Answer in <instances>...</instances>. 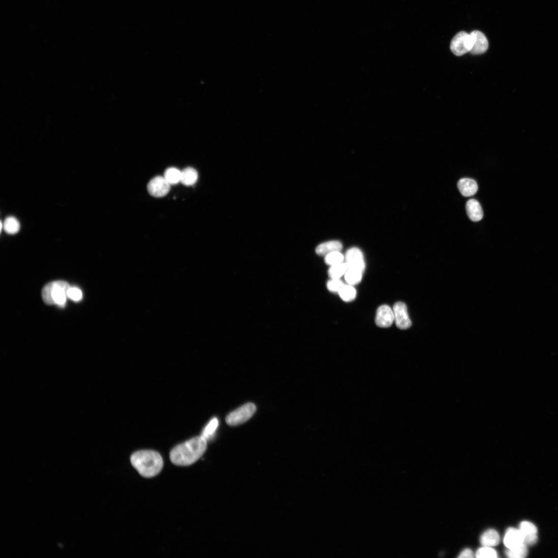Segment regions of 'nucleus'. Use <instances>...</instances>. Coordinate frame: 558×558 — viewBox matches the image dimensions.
<instances>
[{
    "label": "nucleus",
    "mask_w": 558,
    "mask_h": 558,
    "mask_svg": "<svg viewBox=\"0 0 558 558\" xmlns=\"http://www.w3.org/2000/svg\"><path fill=\"white\" fill-rule=\"evenodd\" d=\"M207 449V440L201 435L195 437L171 450V461L177 466H190L198 461Z\"/></svg>",
    "instance_id": "f257e3e1"
},
{
    "label": "nucleus",
    "mask_w": 558,
    "mask_h": 558,
    "mask_svg": "<svg viewBox=\"0 0 558 558\" xmlns=\"http://www.w3.org/2000/svg\"><path fill=\"white\" fill-rule=\"evenodd\" d=\"M130 462L141 476L147 478L158 475L163 467L161 456L152 450H141L134 453L131 456Z\"/></svg>",
    "instance_id": "f03ea898"
},
{
    "label": "nucleus",
    "mask_w": 558,
    "mask_h": 558,
    "mask_svg": "<svg viewBox=\"0 0 558 558\" xmlns=\"http://www.w3.org/2000/svg\"><path fill=\"white\" fill-rule=\"evenodd\" d=\"M70 287L68 282L63 281L50 282L43 289V300L47 305L55 304L64 307L67 302L68 291Z\"/></svg>",
    "instance_id": "7ed1b4c3"
},
{
    "label": "nucleus",
    "mask_w": 558,
    "mask_h": 558,
    "mask_svg": "<svg viewBox=\"0 0 558 558\" xmlns=\"http://www.w3.org/2000/svg\"><path fill=\"white\" fill-rule=\"evenodd\" d=\"M256 410V406L253 403H247L227 415L226 422L230 426L243 424L254 415Z\"/></svg>",
    "instance_id": "20e7f679"
},
{
    "label": "nucleus",
    "mask_w": 558,
    "mask_h": 558,
    "mask_svg": "<svg viewBox=\"0 0 558 558\" xmlns=\"http://www.w3.org/2000/svg\"><path fill=\"white\" fill-rule=\"evenodd\" d=\"M472 46L471 35L464 31H462L458 33L452 39L450 49L455 55L462 56L468 52H470Z\"/></svg>",
    "instance_id": "39448f33"
},
{
    "label": "nucleus",
    "mask_w": 558,
    "mask_h": 558,
    "mask_svg": "<svg viewBox=\"0 0 558 558\" xmlns=\"http://www.w3.org/2000/svg\"><path fill=\"white\" fill-rule=\"evenodd\" d=\"M346 262L348 269L356 270L364 273L366 264L363 252L357 248L348 249L345 254Z\"/></svg>",
    "instance_id": "423d86ee"
},
{
    "label": "nucleus",
    "mask_w": 558,
    "mask_h": 558,
    "mask_svg": "<svg viewBox=\"0 0 558 558\" xmlns=\"http://www.w3.org/2000/svg\"><path fill=\"white\" fill-rule=\"evenodd\" d=\"M170 189V184L165 178L162 177L153 178L148 185L149 192L156 198L165 196L169 193Z\"/></svg>",
    "instance_id": "0eeeda50"
},
{
    "label": "nucleus",
    "mask_w": 558,
    "mask_h": 558,
    "mask_svg": "<svg viewBox=\"0 0 558 558\" xmlns=\"http://www.w3.org/2000/svg\"><path fill=\"white\" fill-rule=\"evenodd\" d=\"M393 311L396 325L400 329L405 330L411 327L412 321L408 315L407 306L404 303H396L393 306Z\"/></svg>",
    "instance_id": "6e6552de"
},
{
    "label": "nucleus",
    "mask_w": 558,
    "mask_h": 558,
    "mask_svg": "<svg viewBox=\"0 0 558 558\" xmlns=\"http://www.w3.org/2000/svg\"><path fill=\"white\" fill-rule=\"evenodd\" d=\"M519 531L522 535L525 544L533 545L538 539V529L536 525L528 521H523L519 525Z\"/></svg>",
    "instance_id": "1a4fd4ad"
},
{
    "label": "nucleus",
    "mask_w": 558,
    "mask_h": 558,
    "mask_svg": "<svg viewBox=\"0 0 558 558\" xmlns=\"http://www.w3.org/2000/svg\"><path fill=\"white\" fill-rule=\"evenodd\" d=\"M470 35L473 43L470 52L473 54L484 53L488 48V42L485 35L479 31H474Z\"/></svg>",
    "instance_id": "9d476101"
},
{
    "label": "nucleus",
    "mask_w": 558,
    "mask_h": 558,
    "mask_svg": "<svg viewBox=\"0 0 558 558\" xmlns=\"http://www.w3.org/2000/svg\"><path fill=\"white\" fill-rule=\"evenodd\" d=\"M394 320L395 316L391 308L387 305H383L378 308L375 319L376 324L379 327L388 328L390 327Z\"/></svg>",
    "instance_id": "9b49d317"
},
{
    "label": "nucleus",
    "mask_w": 558,
    "mask_h": 558,
    "mask_svg": "<svg viewBox=\"0 0 558 558\" xmlns=\"http://www.w3.org/2000/svg\"><path fill=\"white\" fill-rule=\"evenodd\" d=\"M504 542L508 549L514 548L524 543L520 531L514 528H510L507 530Z\"/></svg>",
    "instance_id": "f8f14e48"
},
{
    "label": "nucleus",
    "mask_w": 558,
    "mask_h": 558,
    "mask_svg": "<svg viewBox=\"0 0 558 558\" xmlns=\"http://www.w3.org/2000/svg\"><path fill=\"white\" fill-rule=\"evenodd\" d=\"M457 187L459 192L465 197L474 195L478 190L476 181L469 178H464L459 180L457 183Z\"/></svg>",
    "instance_id": "ddd939ff"
},
{
    "label": "nucleus",
    "mask_w": 558,
    "mask_h": 558,
    "mask_svg": "<svg viewBox=\"0 0 558 558\" xmlns=\"http://www.w3.org/2000/svg\"><path fill=\"white\" fill-rule=\"evenodd\" d=\"M466 209L469 219L478 222L483 217V212L480 203L475 199H471L466 203Z\"/></svg>",
    "instance_id": "4468645a"
},
{
    "label": "nucleus",
    "mask_w": 558,
    "mask_h": 558,
    "mask_svg": "<svg viewBox=\"0 0 558 558\" xmlns=\"http://www.w3.org/2000/svg\"><path fill=\"white\" fill-rule=\"evenodd\" d=\"M343 248L342 244L337 241H333L325 242L318 245L316 249V253L320 256H326L335 252H340Z\"/></svg>",
    "instance_id": "2eb2a0df"
},
{
    "label": "nucleus",
    "mask_w": 558,
    "mask_h": 558,
    "mask_svg": "<svg viewBox=\"0 0 558 558\" xmlns=\"http://www.w3.org/2000/svg\"><path fill=\"white\" fill-rule=\"evenodd\" d=\"M480 541L483 546L492 547L500 543V536L496 531L489 530L483 534Z\"/></svg>",
    "instance_id": "dca6fc26"
},
{
    "label": "nucleus",
    "mask_w": 558,
    "mask_h": 558,
    "mask_svg": "<svg viewBox=\"0 0 558 558\" xmlns=\"http://www.w3.org/2000/svg\"><path fill=\"white\" fill-rule=\"evenodd\" d=\"M198 172L193 168L188 167L182 172L181 181L185 186H191L198 180Z\"/></svg>",
    "instance_id": "f3484780"
},
{
    "label": "nucleus",
    "mask_w": 558,
    "mask_h": 558,
    "mask_svg": "<svg viewBox=\"0 0 558 558\" xmlns=\"http://www.w3.org/2000/svg\"><path fill=\"white\" fill-rule=\"evenodd\" d=\"M5 231L9 234H15L18 233L20 228V224L18 220L14 217H8L4 223Z\"/></svg>",
    "instance_id": "a211bd4d"
},
{
    "label": "nucleus",
    "mask_w": 558,
    "mask_h": 558,
    "mask_svg": "<svg viewBox=\"0 0 558 558\" xmlns=\"http://www.w3.org/2000/svg\"><path fill=\"white\" fill-rule=\"evenodd\" d=\"M528 553L527 545L524 543L512 549H508L506 551V555L510 558H523Z\"/></svg>",
    "instance_id": "6ab92c4d"
},
{
    "label": "nucleus",
    "mask_w": 558,
    "mask_h": 558,
    "mask_svg": "<svg viewBox=\"0 0 558 558\" xmlns=\"http://www.w3.org/2000/svg\"><path fill=\"white\" fill-rule=\"evenodd\" d=\"M341 299L345 302L353 301L356 297L355 288L350 285H344L339 292Z\"/></svg>",
    "instance_id": "aec40b11"
},
{
    "label": "nucleus",
    "mask_w": 558,
    "mask_h": 558,
    "mask_svg": "<svg viewBox=\"0 0 558 558\" xmlns=\"http://www.w3.org/2000/svg\"><path fill=\"white\" fill-rule=\"evenodd\" d=\"M363 274L362 272L356 270L348 269L345 274V281L352 286L358 284L362 280Z\"/></svg>",
    "instance_id": "412c9836"
},
{
    "label": "nucleus",
    "mask_w": 558,
    "mask_h": 558,
    "mask_svg": "<svg viewBox=\"0 0 558 558\" xmlns=\"http://www.w3.org/2000/svg\"><path fill=\"white\" fill-rule=\"evenodd\" d=\"M348 269L346 262H342L341 264L332 266L328 271V275L331 279H340L345 275Z\"/></svg>",
    "instance_id": "4be33fe9"
},
{
    "label": "nucleus",
    "mask_w": 558,
    "mask_h": 558,
    "mask_svg": "<svg viewBox=\"0 0 558 558\" xmlns=\"http://www.w3.org/2000/svg\"><path fill=\"white\" fill-rule=\"evenodd\" d=\"M182 172L175 168L168 169L164 175V178L171 185L177 184L181 181Z\"/></svg>",
    "instance_id": "5701e85b"
},
{
    "label": "nucleus",
    "mask_w": 558,
    "mask_h": 558,
    "mask_svg": "<svg viewBox=\"0 0 558 558\" xmlns=\"http://www.w3.org/2000/svg\"><path fill=\"white\" fill-rule=\"evenodd\" d=\"M218 424L219 422L218 419L216 418H213L206 426L201 436L207 440L210 439L215 434L218 428Z\"/></svg>",
    "instance_id": "b1692460"
},
{
    "label": "nucleus",
    "mask_w": 558,
    "mask_h": 558,
    "mask_svg": "<svg viewBox=\"0 0 558 558\" xmlns=\"http://www.w3.org/2000/svg\"><path fill=\"white\" fill-rule=\"evenodd\" d=\"M344 256L340 252H335L327 255L325 261L328 265L334 266L343 262Z\"/></svg>",
    "instance_id": "393cba45"
},
{
    "label": "nucleus",
    "mask_w": 558,
    "mask_h": 558,
    "mask_svg": "<svg viewBox=\"0 0 558 558\" xmlns=\"http://www.w3.org/2000/svg\"><path fill=\"white\" fill-rule=\"evenodd\" d=\"M476 556L479 558H496L498 557V555L496 551L492 548L491 547L484 546L478 549L476 552Z\"/></svg>",
    "instance_id": "a878e982"
},
{
    "label": "nucleus",
    "mask_w": 558,
    "mask_h": 558,
    "mask_svg": "<svg viewBox=\"0 0 558 558\" xmlns=\"http://www.w3.org/2000/svg\"><path fill=\"white\" fill-rule=\"evenodd\" d=\"M344 285V282L340 279H332L328 282L327 286L330 291L339 292Z\"/></svg>",
    "instance_id": "bb28decb"
},
{
    "label": "nucleus",
    "mask_w": 558,
    "mask_h": 558,
    "mask_svg": "<svg viewBox=\"0 0 558 558\" xmlns=\"http://www.w3.org/2000/svg\"><path fill=\"white\" fill-rule=\"evenodd\" d=\"M82 296V291L76 287H71L68 291V297L74 302L80 301Z\"/></svg>",
    "instance_id": "cd10ccee"
},
{
    "label": "nucleus",
    "mask_w": 558,
    "mask_h": 558,
    "mask_svg": "<svg viewBox=\"0 0 558 558\" xmlns=\"http://www.w3.org/2000/svg\"><path fill=\"white\" fill-rule=\"evenodd\" d=\"M474 553L473 551L470 549H466L464 550L458 556V557L465 558V557H473Z\"/></svg>",
    "instance_id": "c85d7f7f"
}]
</instances>
